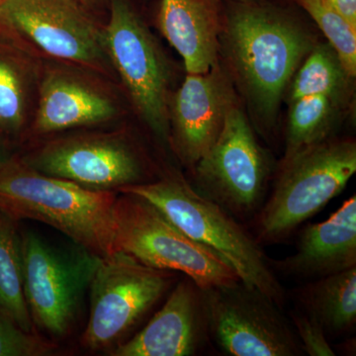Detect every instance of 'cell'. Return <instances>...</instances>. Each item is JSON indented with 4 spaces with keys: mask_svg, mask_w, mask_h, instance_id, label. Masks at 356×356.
I'll use <instances>...</instances> for the list:
<instances>
[{
    "mask_svg": "<svg viewBox=\"0 0 356 356\" xmlns=\"http://www.w3.org/2000/svg\"><path fill=\"white\" fill-rule=\"evenodd\" d=\"M158 22L187 74H206L217 65L220 23L214 0H161Z\"/></svg>",
    "mask_w": 356,
    "mask_h": 356,
    "instance_id": "cell-17",
    "label": "cell"
},
{
    "mask_svg": "<svg viewBox=\"0 0 356 356\" xmlns=\"http://www.w3.org/2000/svg\"><path fill=\"white\" fill-rule=\"evenodd\" d=\"M295 298L327 334L350 332L356 323V266L307 283L295 290Z\"/></svg>",
    "mask_w": 356,
    "mask_h": 356,
    "instance_id": "cell-18",
    "label": "cell"
},
{
    "mask_svg": "<svg viewBox=\"0 0 356 356\" xmlns=\"http://www.w3.org/2000/svg\"><path fill=\"white\" fill-rule=\"evenodd\" d=\"M120 194L114 209L115 252L154 268L184 273L203 290L241 281L224 259L184 235L146 199Z\"/></svg>",
    "mask_w": 356,
    "mask_h": 356,
    "instance_id": "cell-5",
    "label": "cell"
},
{
    "mask_svg": "<svg viewBox=\"0 0 356 356\" xmlns=\"http://www.w3.org/2000/svg\"><path fill=\"white\" fill-rule=\"evenodd\" d=\"M194 189L236 220L250 219L261 209L270 159L235 102L216 142L194 165Z\"/></svg>",
    "mask_w": 356,
    "mask_h": 356,
    "instance_id": "cell-8",
    "label": "cell"
},
{
    "mask_svg": "<svg viewBox=\"0 0 356 356\" xmlns=\"http://www.w3.org/2000/svg\"><path fill=\"white\" fill-rule=\"evenodd\" d=\"M56 346L36 332H26L0 311V356L50 355Z\"/></svg>",
    "mask_w": 356,
    "mask_h": 356,
    "instance_id": "cell-24",
    "label": "cell"
},
{
    "mask_svg": "<svg viewBox=\"0 0 356 356\" xmlns=\"http://www.w3.org/2000/svg\"><path fill=\"white\" fill-rule=\"evenodd\" d=\"M339 100L331 96H304L291 102L283 159L329 139L337 121Z\"/></svg>",
    "mask_w": 356,
    "mask_h": 356,
    "instance_id": "cell-21",
    "label": "cell"
},
{
    "mask_svg": "<svg viewBox=\"0 0 356 356\" xmlns=\"http://www.w3.org/2000/svg\"><path fill=\"white\" fill-rule=\"evenodd\" d=\"M175 278L172 271L146 266L119 250L102 259L89 287L90 315L81 346L93 351L119 346Z\"/></svg>",
    "mask_w": 356,
    "mask_h": 356,
    "instance_id": "cell-9",
    "label": "cell"
},
{
    "mask_svg": "<svg viewBox=\"0 0 356 356\" xmlns=\"http://www.w3.org/2000/svg\"><path fill=\"white\" fill-rule=\"evenodd\" d=\"M21 234L24 294L33 323L65 337L76 324L102 257L76 243L62 248L34 232Z\"/></svg>",
    "mask_w": 356,
    "mask_h": 356,
    "instance_id": "cell-6",
    "label": "cell"
},
{
    "mask_svg": "<svg viewBox=\"0 0 356 356\" xmlns=\"http://www.w3.org/2000/svg\"><path fill=\"white\" fill-rule=\"evenodd\" d=\"M270 264L274 271L310 280L356 266L355 195L329 219L304 228L296 252L284 259H270Z\"/></svg>",
    "mask_w": 356,
    "mask_h": 356,
    "instance_id": "cell-15",
    "label": "cell"
},
{
    "mask_svg": "<svg viewBox=\"0 0 356 356\" xmlns=\"http://www.w3.org/2000/svg\"><path fill=\"white\" fill-rule=\"evenodd\" d=\"M13 154L11 153L10 144L0 136V163H3L7 159L10 158Z\"/></svg>",
    "mask_w": 356,
    "mask_h": 356,
    "instance_id": "cell-27",
    "label": "cell"
},
{
    "mask_svg": "<svg viewBox=\"0 0 356 356\" xmlns=\"http://www.w3.org/2000/svg\"><path fill=\"white\" fill-rule=\"evenodd\" d=\"M79 1H81V3H83V6H86V4H84V3H83V0H79Z\"/></svg>",
    "mask_w": 356,
    "mask_h": 356,
    "instance_id": "cell-31",
    "label": "cell"
},
{
    "mask_svg": "<svg viewBox=\"0 0 356 356\" xmlns=\"http://www.w3.org/2000/svg\"><path fill=\"white\" fill-rule=\"evenodd\" d=\"M226 42L250 104L262 120L273 123L288 83L313 49L310 36L281 9L259 1L234 2Z\"/></svg>",
    "mask_w": 356,
    "mask_h": 356,
    "instance_id": "cell-2",
    "label": "cell"
},
{
    "mask_svg": "<svg viewBox=\"0 0 356 356\" xmlns=\"http://www.w3.org/2000/svg\"><path fill=\"white\" fill-rule=\"evenodd\" d=\"M336 51L350 79L356 74V28L325 0H296Z\"/></svg>",
    "mask_w": 356,
    "mask_h": 356,
    "instance_id": "cell-23",
    "label": "cell"
},
{
    "mask_svg": "<svg viewBox=\"0 0 356 356\" xmlns=\"http://www.w3.org/2000/svg\"><path fill=\"white\" fill-rule=\"evenodd\" d=\"M29 74L10 47L0 44V136L11 144L25 132Z\"/></svg>",
    "mask_w": 356,
    "mask_h": 356,
    "instance_id": "cell-20",
    "label": "cell"
},
{
    "mask_svg": "<svg viewBox=\"0 0 356 356\" xmlns=\"http://www.w3.org/2000/svg\"><path fill=\"white\" fill-rule=\"evenodd\" d=\"M105 50L134 106L152 132L170 142V70L161 47L129 0H108Z\"/></svg>",
    "mask_w": 356,
    "mask_h": 356,
    "instance_id": "cell-7",
    "label": "cell"
},
{
    "mask_svg": "<svg viewBox=\"0 0 356 356\" xmlns=\"http://www.w3.org/2000/svg\"><path fill=\"white\" fill-rule=\"evenodd\" d=\"M117 113L113 99L97 86L69 70H51L40 86L31 132L44 136L98 125L111 120Z\"/></svg>",
    "mask_w": 356,
    "mask_h": 356,
    "instance_id": "cell-16",
    "label": "cell"
},
{
    "mask_svg": "<svg viewBox=\"0 0 356 356\" xmlns=\"http://www.w3.org/2000/svg\"><path fill=\"white\" fill-rule=\"evenodd\" d=\"M0 311L21 329L34 332L24 294L22 234L18 221L0 211Z\"/></svg>",
    "mask_w": 356,
    "mask_h": 356,
    "instance_id": "cell-19",
    "label": "cell"
},
{
    "mask_svg": "<svg viewBox=\"0 0 356 356\" xmlns=\"http://www.w3.org/2000/svg\"><path fill=\"white\" fill-rule=\"evenodd\" d=\"M356 28V0H325Z\"/></svg>",
    "mask_w": 356,
    "mask_h": 356,
    "instance_id": "cell-26",
    "label": "cell"
},
{
    "mask_svg": "<svg viewBox=\"0 0 356 356\" xmlns=\"http://www.w3.org/2000/svg\"><path fill=\"white\" fill-rule=\"evenodd\" d=\"M210 337L205 293L187 277L178 283L146 327L117 346L111 355H195Z\"/></svg>",
    "mask_w": 356,
    "mask_h": 356,
    "instance_id": "cell-14",
    "label": "cell"
},
{
    "mask_svg": "<svg viewBox=\"0 0 356 356\" xmlns=\"http://www.w3.org/2000/svg\"><path fill=\"white\" fill-rule=\"evenodd\" d=\"M356 172V144L323 140L283 159L273 193L257 213V240L278 243L322 211Z\"/></svg>",
    "mask_w": 356,
    "mask_h": 356,
    "instance_id": "cell-4",
    "label": "cell"
},
{
    "mask_svg": "<svg viewBox=\"0 0 356 356\" xmlns=\"http://www.w3.org/2000/svg\"><path fill=\"white\" fill-rule=\"evenodd\" d=\"M103 1L104 0H83V3L89 8L90 6H98V4L102 3Z\"/></svg>",
    "mask_w": 356,
    "mask_h": 356,
    "instance_id": "cell-28",
    "label": "cell"
},
{
    "mask_svg": "<svg viewBox=\"0 0 356 356\" xmlns=\"http://www.w3.org/2000/svg\"><path fill=\"white\" fill-rule=\"evenodd\" d=\"M6 0H0V8H1L2 6H3L4 2H6Z\"/></svg>",
    "mask_w": 356,
    "mask_h": 356,
    "instance_id": "cell-30",
    "label": "cell"
},
{
    "mask_svg": "<svg viewBox=\"0 0 356 356\" xmlns=\"http://www.w3.org/2000/svg\"><path fill=\"white\" fill-rule=\"evenodd\" d=\"M293 327L296 332L302 350L310 356H334L323 325L301 309L291 312Z\"/></svg>",
    "mask_w": 356,
    "mask_h": 356,
    "instance_id": "cell-25",
    "label": "cell"
},
{
    "mask_svg": "<svg viewBox=\"0 0 356 356\" xmlns=\"http://www.w3.org/2000/svg\"><path fill=\"white\" fill-rule=\"evenodd\" d=\"M0 30L49 57L106 74L111 69L103 28L79 0H6Z\"/></svg>",
    "mask_w": 356,
    "mask_h": 356,
    "instance_id": "cell-10",
    "label": "cell"
},
{
    "mask_svg": "<svg viewBox=\"0 0 356 356\" xmlns=\"http://www.w3.org/2000/svg\"><path fill=\"white\" fill-rule=\"evenodd\" d=\"M210 336L232 356L305 355L281 307L242 281L204 290Z\"/></svg>",
    "mask_w": 356,
    "mask_h": 356,
    "instance_id": "cell-12",
    "label": "cell"
},
{
    "mask_svg": "<svg viewBox=\"0 0 356 356\" xmlns=\"http://www.w3.org/2000/svg\"><path fill=\"white\" fill-rule=\"evenodd\" d=\"M350 79L330 44L312 49L295 76L291 102L304 96L325 95L339 100Z\"/></svg>",
    "mask_w": 356,
    "mask_h": 356,
    "instance_id": "cell-22",
    "label": "cell"
},
{
    "mask_svg": "<svg viewBox=\"0 0 356 356\" xmlns=\"http://www.w3.org/2000/svg\"><path fill=\"white\" fill-rule=\"evenodd\" d=\"M118 193L146 199L184 235L219 255L248 286L259 290L282 308L285 291L259 242L221 206L204 197L177 172L129 185Z\"/></svg>",
    "mask_w": 356,
    "mask_h": 356,
    "instance_id": "cell-3",
    "label": "cell"
},
{
    "mask_svg": "<svg viewBox=\"0 0 356 356\" xmlns=\"http://www.w3.org/2000/svg\"><path fill=\"white\" fill-rule=\"evenodd\" d=\"M20 156L40 172L89 191L118 192L122 187L149 182L145 156L120 133L55 138Z\"/></svg>",
    "mask_w": 356,
    "mask_h": 356,
    "instance_id": "cell-11",
    "label": "cell"
},
{
    "mask_svg": "<svg viewBox=\"0 0 356 356\" xmlns=\"http://www.w3.org/2000/svg\"><path fill=\"white\" fill-rule=\"evenodd\" d=\"M233 2H238V3H248V2L259 1V0H231Z\"/></svg>",
    "mask_w": 356,
    "mask_h": 356,
    "instance_id": "cell-29",
    "label": "cell"
},
{
    "mask_svg": "<svg viewBox=\"0 0 356 356\" xmlns=\"http://www.w3.org/2000/svg\"><path fill=\"white\" fill-rule=\"evenodd\" d=\"M118 192L95 191L44 175L17 154L0 163V211L53 227L100 257L115 252Z\"/></svg>",
    "mask_w": 356,
    "mask_h": 356,
    "instance_id": "cell-1",
    "label": "cell"
},
{
    "mask_svg": "<svg viewBox=\"0 0 356 356\" xmlns=\"http://www.w3.org/2000/svg\"><path fill=\"white\" fill-rule=\"evenodd\" d=\"M235 102L217 65L206 74H187L170 102V142L184 165L194 168L216 142Z\"/></svg>",
    "mask_w": 356,
    "mask_h": 356,
    "instance_id": "cell-13",
    "label": "cell"
}]
</instances>
